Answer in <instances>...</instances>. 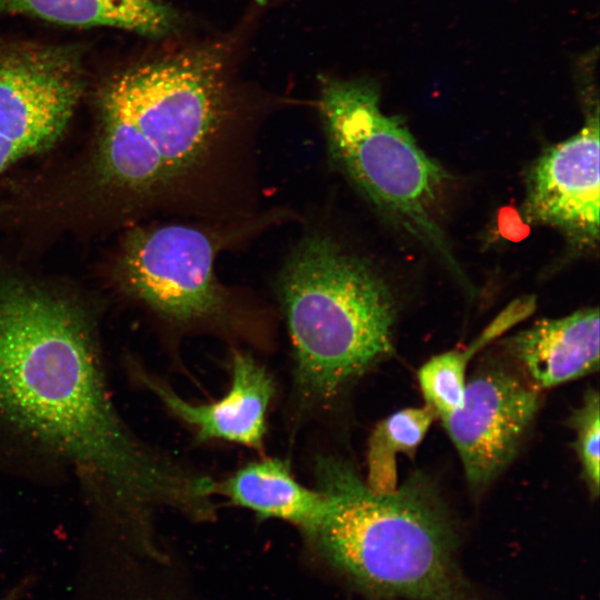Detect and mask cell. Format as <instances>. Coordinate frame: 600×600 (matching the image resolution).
<instances>
[{
  "label": "cell",
  "instance_id": "obj_14",
  "mask_svg": "<svg viewBox=\"0 0 600 600\" xmlns=\"http://www.w3.org/2000/svg\"><path fill=\"white\" fill-rule=\"evenodd\" d=\"M516 323V314L504 309L468 348L437 354L420 367L418 381L426 404L436 411L438 418L462 407L471 357Z\"/></svg>",
  "mask_w": 600,
  "mask_h": 600
},
{
  "label": "cell",
  "instance_id": "obj_8",
  "mask_svg": "<svg viewBox=\"0 0 600 600\" xmlns=\"http://www.w3.org/2000/svg\"><path fill=\"white\" fill-rule=\"evenodd\" d=\"M599 118L591 114L567 140L546 150L528 176L524 214L579 246L599 240Z\"/></svg>",
  "mask_w": 600,
  "mask_h": 600
},
{
  "label": "cell",
  "instance_id": "obj_1",
  "mask_svg": "<svg viewBox=\"0 0 600 600\" xmlns=\"http://www.w3.org/2000/svg\"><path fill=\"white\" fill-rule=\"evenodd\" d=\"M0 428L72 468L98 524L152 531L157 510L194 521L214 511L216 481L142 442L116 409L98 313L82 294L22 272H0Z\"/></svg>",
  "mask_w": 600,
  "mask_h": 600
},
{
  "label": "cell",
  "instance_id": "obj_11",
  "mask_svg": "<svg viewBox=\"0 0 600 600\" xmlns=\"http://www.w3.org/2000/svg\"><path fill=\"white\" fill-rule=\"evenodd\" d=\"M217 496L252 511L261 519H280L309 531L323 514L321 491L296 480L290 463L279 458L251 461L216 483Z\"/></svg>",
  "mask_w": 600,
  "mask_h": 600
},
{
  "label": "cell",
  "instance_id": "obj_3",
  "mask_svg": "<svg viewBox=\"0 0 600 600\" xmlns=\"http://www.w3.org/2000/svg\"><path fill=\"white\" fill-rule=\"evenodd\" d=\"M327 507L304 534L321 558L370 600H479L458 560V539L430 484L412 476L372 491L353 464L314 462Z\"/></svg>",
  "mask_w": 600,
  "mask_h": 600
},
{
  "label": "cell",
  "instance_id": "obj_13",
  "mask_svg": "<svg viewBox=\"0 0 600 600\" xmlns=\"http://www.w3.org/2000/svg\"><path fill=\"white\" fill-rule=\"evenodd\" d=\"M436 418V411L426 404L401 409L376 426L369 438L364 480L372 491L387 493L398 488L397 456L413 457Z\"/></svg>",
  "mask_w": 600,
  "mask_h": 600
},
{
  "label": "cell",
  "instance_id": "obj_9",
  "mask_svg": "<svg viewBox=\"0 0 600 600\" xmlns=\"http://www.w3.org/2000/svg\"><path fill=\"white\" fill-rule=\"evenodd\" d=\"M134 379L152 392L167 410L190 427L199 442L221 440L261 451L267 432V413L276 393L271 373L250 353L234 351L231 384L217 401L194 404L136 363Z\"/></svg>",
  "mask_w": 600,
  "mask_h": 600
},
{
  "label": "cell",
  "instance_id": "obj_15",
  "mask_svg": "<svg viewBox=\"0 0 600 600\" xmlns=\"http://www.w3.org/2000/svg\"><path fill=\"white\" fill-rule=\"evenodd\" d=\"M599 393L590 389L583 398L582 404L570 417V426L576 431L573 443L581 464L582 477L591 498L599 496Z\"/></svg>",
  "mask_w": 600,
  "mask_h": 600
},
{
  "label": "cell",
  "instance_id": "obj_10",
  "mask_svg": "<svg viewBox=\"0 0 600 600\" xmlns=\"http://www.w3.org/2000/svg\"><path fill=\"white\" fill-rule=\"evenodd\" d=\"M599 321L598 308L543 319L508 339L507 350L533 388H552L599 369Z\"/></svg>",
  "mask_w": 600,
  "mask_h": 600
},
{
  "label": "cell",
  "instance_id": "obj_2",
  "mask_svg": "<svg viewBox=\"0 0 600 600\" xmlns=\"http://www.w3.org/2000/svg\"><path fill=\"white\" fill-rule=\"evenodd\" d=\"M226 52L183 48L139 63L98 97L84 157L42 203L66 222L111 226L179 190L208 163L233 104Z\"/></svg>",
  "mask_w": 600,
  "mask_h": 600
},
{
  "label": "cell",
  "instance_id": "obj_12",
  "mask_svg": "<svg viewBox=\"0 0 600 600\" xmlns=\"http://www.w3.org/2000/svg\"><path fill=\"white\" fill-rule=\"evenodd\" d=\"M0 16H27L71 27H109L161 38L179 22L160 0H0Z\"/></svg>",
  "mask_w": 600,
  "mask_h": 600
},
{
  "label": "cell",
  "instance_id": "obj_5",
  "mask_svg": "<svg viewBox=\"0 0 600 600\" xmlns=\"http://www.w3.org/2000/svg\"><path fill=\"white\" fill-rule=\"evenodd\" d=\"M319 110L336 166L370 203L464 281L434 216L449 174L400 118L382 112L377 87L368 80L323 79Z\"/></svg>",
  "mask_w": 600,
  "mask_h": 600
},
{
  "label": "cell",
  "instance_id": "obj_7",
  "mask_svg": "<svg viewBox=\"0 0 600 600\" xmlns=\"http://www.w3.org/2000/svg\"><path fill=\"white\" fill-rule=\"evenodd\" d=\"M539 403V390L502 369L467 380L462 407L439 418L471 489H483L511 462Z\"/></svg>",
  "mask_w": 600,
  "mask_h": 600
},
{
  "label": "cell",
  "instance_id": "obj_6",
  "mask_svg": "<svg viewBox=\"0 0 600 600\" xmlns=\"http://www.w3.org/2000/svg\"><path fill=\"white\" fill-rule=\"evenodd\" d=\"M219 248L193 226L137 227L120 242L111 276L124 294L167 321L226 330L234 324L236 307L214 272Z\"/></svg>",
  "mask_w": 600,
  "mask_h": 600
},
{
  "label": "cell",
  "instance_id": "obj_16",
  "mask_svg": "<svg viewBox=\"0 0 600 600\" xmlns=\"http://www.w3.org/2000/svg\"><path fill=\"white\" fill-rule=\"evenodd\" d=\"M17 591H12L11 593L4 596V597H1L0 600H17Z\"/></svg>",
  "mask_w": 600,
  "mask_h": 600
},
{
  "label": "cell",
  "instance_id": "obj_4",
  "mask_svg": "<svg viewBox=\"0 0 600 600\" xmlns=\"http://www.w3.org/2000/svg\"><path fill=\"white\" fill-rule=\"evenodd\" d=\"M306 406L324 407L393 350L394 298L366 260L329 236L298 243L278 281Z\"/></svg>",
  "mask_w": 600,
  "mask_h": 600
}]
</instances>
